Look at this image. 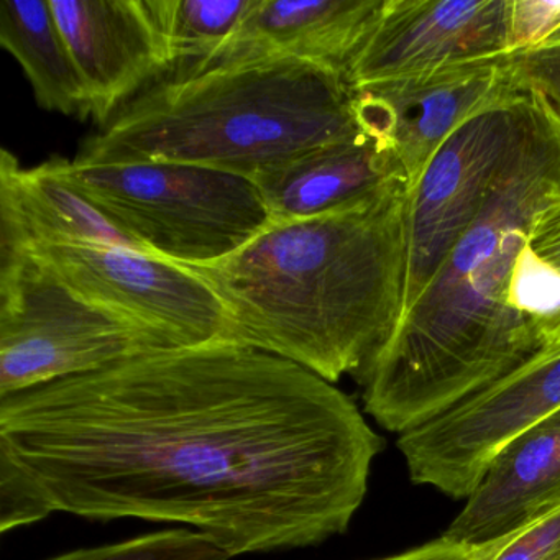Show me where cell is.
I'll return each instance as SVG.
<instances>
[{"instance_id":"ffe728a7","label":"cell","mask_w":560,"mask_h":560,"mask_svg":"<svg viewBox=\"0 0 560 560\" xmlns=\"http://www.w3.org/2000/svg\"><path fill=\"white\" fill-rule=\"evenodd\" d=\"M503 67L516 90L539 96L560 122V35L540 47L504 55Z\"/></svg>"},{"instance_id":"30bf717a","label":"cell","mask_w":560,"mask_h":560,"mask_svg":"<svg viewBox=\"0 0 560 560\" xmlns=\"http://www.w3.org/2000/svg\"><path fill=\"white\" fill-rule=\"evenodd\" d=\"M511 0H383L347 70L350 88L508 55Z\"/></svg>"},{"instance_id":"ba28073f","label":"cell","mask_w":560,"mask_h":560,"mask_svg":"<svg viewBox=\"0 0 560 560\" xmlns=\"http://www.w3.org/2000/svg\"><path fill=\"white\" fill-rule=\"evenodd\" d=\"M31 254L71 290L168 349L232 342L228 307L195 268L114 245H50Z\"/></svg>"},{"instance_id":"2e32d148","label":"cell","mask_w":560,"mask_h":560,"mask_svg":"<svg viewBox=\"0 0 560 560\" xmlns=\"http://www.w3.org/2000/svg\"><path fill=\"white\" fill-rule=\"evenodd\" d=\"M67 244L140 250L61 178L54 159L34 168H22L9 150H2L0 254Z\"/></svg>"},{"instance_id":"4fadbf2b","label":"cell","mask_w":560,"mask_h":560,"mask_svg":"<svg viewBox=\"0 0 560 560\" xmlns=\"http://www.w3.org/2000/svg\"><path fill=\"white\" fill-rule=\"evenodd\" d=\"M382 8L383 0H257L237 34L186 78L268 58L307 61L346 77Z\"/></svg>"},{"instance_id":"7a4b0ae2","label":"cell","mask_w":560,"mask_h":560,"mask_svg":"<svg viewBox=\"0 0 560 560\" xmlns=\"http://www.w3.org/2000/svg\"><path fill=\"white\" fill-rule=\"evenodd\" d=\"M530 96L526 130L477 218L355 376L363 411L386 431L405 434L483 392L560 326V273L529 238L560 198V122Z\"/></svg>"},{"instance_id":"ac0fdd59","label":"cell","mask_w":560,"mask_h":560,"mask_svg":"<svg viewBox=\"0 0 560 560\" xmlns=\"http://www.w3.org/2000/svg\"><path fill=\"white\" fill-rule=\"evenodd\" d=\"M255 4L257 0H147L168 51L165 80L188 77L221 50Z\"/></svg>"},{"instance_id":"44dd1931","label":"cell","mask_w":560,"mask_h":560,"mask_svg":"<svg viewBox=\"0 0 560 560\" xmlns=\"http://www.w3.org/2000/svg\"><path fill=\"white\" fill-rule=\"evenodd\" d=\"M55 513L34 478L0 451V533L37 523Z\"/></svg>"},{"instance_id":"3957f363","label":"cell","mask_w":560,"mask_h":560,"mask_svg":"<svg viewBox=\"0 0 560 560\" xmlns=\"http://www.w3.org/2000/svg\"><path fill=\"white\" fill-rule=\"evenodd\" d=\"M411 189L393 182L317 218L273 222L244 248L195 268L228 307L232 342L329 383L355 378L395 330Z\"/></svg>"},{"instance_id":"52a82bcc","label":"cell","mask_w":560,"mask_h":560,"mask_svg":"<svg viewBox=\"0 0 560 560\" xmlns=\"http://www.w3.org/2000/svg\"><path fill=\"white\" fill-rule=\"evenodd\" d=\"M533 96L503 83L447 137L412 188L401 314L411 310L474 222L523 137Z\"/></svg>"},{"instance_id":"d4e9b609","label":"cell","mask_w":560,"mask_h":560,"mask_svg":"<svg viewBox=\"0 0 560 560\" xmlns=\"http://www.w3.org/2000/svg\"><path fill=\"white\" fill-rule=\"evenodd\" d=\"M530 247L560 273V198L534 218Z\"/></svg>"},{"instance_id":"5bb4252c","label":"cell","mask_w":560,"mask_h":560,"mask_svg":"<svg viewBox=\"0 0 560 560\" xmlns=\"http://www.w3.org/2000/svg\"><path fill=\"white\" fill-rule=\"evenodd\" d=\"M560 506V409L524 429L488 465L445 536L485 544Z\"/></svg>"},{"instance_id":"d6986e66","label":"cell","mask_w":560,"mask_h":560,"mask_svg":"<svg viewBox=\"0 0 560 560\" xmlns=\"http://www.w3.org/2000/svg\"><path fill=\"white\" fill-rule=\"evenodd\" d=\"M211 537L199 530L166 529L122 542L78 549L48 560H229Z\"/></svg>"},{"instance_id":"5b68a950","label":"cell","mask_w":560,"mask_h":560,"mask_svg":"<svg viewBox=\"0 0 560 560\" xmlns=\"http://www.w3.org/2000/svg\"><path fill=\"white\" fill-rule=\"evenodd\" d=\"M54 162L140 250L185 267L219 264L273 224L257 183L245 176L185 163Z\"/></svg>"},{"instance_id":"cb8c5ba5","label":"cell","mask_w":560,"mask_h":560,"mask_svg":"<svg viewBox=\"0 0 560 560\" xmlns=\"http://www.w3.org/2000/svg\"><path fill=\"white\" fill-rule=\"evenodd\" d=\"M497 542L498 539L485 544H468L442 534L438 539L429 540L422 546L376 560H490Z\"/></svg>"},{"instance_id":"603a6c76","label":"cell","mask_w":560,"mask_h":560,"mask_svg":"<svg viewBox=\"0 0 560 560\" xmlns=\"http://www.w3.org/2000/svg\"><path fill=\"white\" fill-rule=\"evenodd\" d=\"M490 560H560V506L498 539Z\"/></svg>"},{"instance_id":"277c9868","label":"cell","mask_w":560,"mask_h":560,"mask_svg":"<svg viewBox=\"0 0 560 560\" xmlns=\"http://www.w3.org/2000/svg\"><path fill=\"white\" fill-rule=\"evenodd\" d=\"M359 129L339 71L268 58L165 80L81 147V165L185 163L255 179Z\"/></svg>"},{"instance_id":"e0dca14e","label":"cell","mask_w":560,"mask_h":560,"mask_svg":"<svg viewBox=\"0 0 560 560\" xmlns=\"http://www.w3.org/2000/svg\"><path fill=\"white\" fill-rule=\"evenodd\" d=\"M0 45L21 65L42 109L91 117L86 86L50 0H0Z\"/></svg>"},{"instance_id":"8fae6325","label":"cell","mask_w":560,"mask_h":560,"mask_svg":"<svg viewBox=\"0 0 560 560\" xmlns=\"http://www.w3.org/2000/svg\"><path fill=\"white\" fill-rule=\"evenodd\" d=\"M504 57L355 88L357 122L389 150L415 188L439 147L504 80Z\"/></svg>"},{"instance_id":"9c48e42d","label":"cell","mask_w":560,"mask_h":560,"mask_svg":"<svg viewBox=\"0 0 560 560\" xmlns=\"http://www.w3.org/2000/svg\"><path fill=\"white\" fill-rule=\"evenodd\" d=\"M560 409V326L493 385L439 418L398 435L412 483L467 500L498 452Z\"/></svg>"},{"instance_id":"6da1fadb","label":"cell","mask_w":560,"mask_h":560,"mask_svg":"<svg viewBox=\"0 0 560 560\" xmlns=\"http://www.w3.org/2000/svg\"><path fill=\"white\" fill-rule=\"evenodd\" d=\"M0 451L55 511L189 524L235 557L346 533L383 438L334 383L215 342L0 399Z\"/></svg>"},{"instance_id":"8992f818","label":"cell","mask_w":560,"mask_h":560,"mask_svg":"<svg viewBox=\"0 0 560 560\" xmlns=\"http://www.w3.org/2000/svg\"><path fill=\"white\" fill-rule=\"evenodd\" d=\"M163 349L71 290L37 255L0 254V399Z\"/></svg>"},{"instance_id":"9a60e30c","label":"cell","mask_w":560,"mask_h":560,"mask_svg":"<svg viewBox=\"0 0 560 560\" xmlns=\"http://www.w3.org/2000/svg\"><path fill=\"white\" fill-rule=\"evenodd\" d=\"M254 182L273 222L329 214L389 183H405L382 140L360 126L355 132L324 143Z\"/></svg>"},{"instance_id":"7402d4cb","label":"cell","mask_w":560,"mask_h":560,"mask_svg":"<svg viewBox=\"0 0 560 560\" xmlns=\"http://www.w3.org/2000/svg\"><path fill=\"white\" fill-rule=\"evenodd\" d=\"M560 35V0H511L508 54L540 47Z\"/></svg>"},{"instance_id":"7c38bea8","label":"cell","mask_w":560,"mask_h":560,"mask_svg":"<svg viewBox=\"0 0 560 560\" xmlns=\"http://www.w3.org/2000/svg\"><path fill=\"white\" fill-rule=\"evenodd\" d=\"M103 129L170 74L165 42L147 0H50Z\"/></svg>"}]
</instances>
